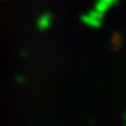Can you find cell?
<instances>
[{
    "instance_id": "1",
    "label": "cell",
    "mask_w": 126,
    "mask_h": 126,
    "mask_svg": "<svg viewBox=\"0 0 126 126\" xmlns=\"http://www.w3.org/2000/svg\"><path fill=\"white\" fill-rule=\"evenodd\" d=\"M80 21H82L87 28L99 29V28H102V24H103V15L97 14L94 9H90L85 14L80 15Z\"/></svg>"
},
{
    "instance_id": "2",
    "label": "cell",
    "mask_w": 126,
    "mask_h": 126,
    "mask_svg": "<svg viewBox=\"0 0 126 126\" xmlns=\"http://www.w3.org/2000/svg\"><path fill=\"white\" fill-rule=\"evenodd\" d=\"M53 24V15L52 12H43L38 15L37 21H35V26H37V29L41 31V32H46L52 28Z\"/></svg>"
},
{
    "instance_id": "3",
    "label": "cell",
    "mask_w": 126,
    "mask_h": 126,
    "mask_svg": "<svg viewBox=\"0 0 126 126\" xmlns=\"http://www.w3.org/2000/svg\"><path fill=\"white\" fill-rule=\"evenodd\" d=\"M117 3H119V0H96L93 9L97 14H100V15L105 17V14L110 11V9H112L114 6H117Z\"/></svg>"
},
{
    "instance_id": "4",
    "label": "cell",
    "mask_w": 126,
    "mask_h": 126,
    "mask_svg": "<svg viewBox=\"0 0 126 126\" xmlns=\"http://www.w3.org/2000/svg\"><path fill=\"white\" fill-rule=\"evenodd\" d=\"M15 80H17V82H20V84H23V82H24L26 79H24V76H20V75H18V76L15 78Z\"/></svg>"
},
{
    "instance_id": "5",
    "label": "cell",
    "mask_w": 126,
    "mask_h": 126,
    "mask_svg": "<svg viewBox=\"0 0 126 126\" xmlns=\"http://www.w3.org/2000/svg\"><path fill=\"white\" fill-rule=\"evenodd\" d=\"M123 126H126V115H125V123H123Z\"/></svg>"
},
{
    "instance_id": "6",
    "label": "cell",
    "mask_w": 126,
    "mask_h": 126,
    "mask_svg": "<svg viewBox=\"0 0 126 126\" xmlns=\"http://www.w3.org/2000/svg\"><path fill=\"white\" fill-rule=\"evenodd\" d=\"M0 2H5V0H0Z\"/></svg>"
}]
</instances>
